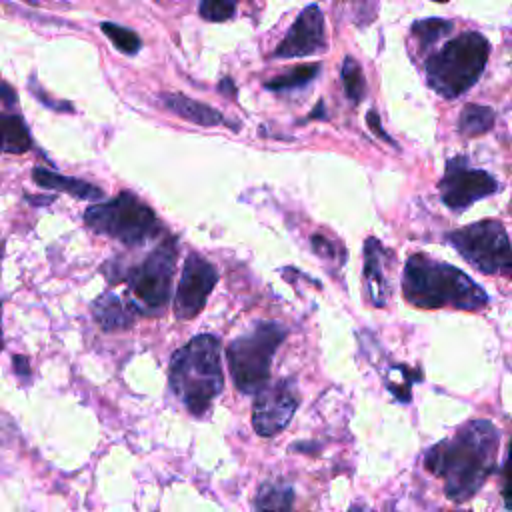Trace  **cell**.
<instances>
[{
  "instance_id": "cell-4",
  "label": "cell",
  "mask_w": 512,
  "mask_h": 512,
  "mask_svg": "<svg viewBox=\"0 0 512 512\" xmlns=\"http://www.w3.org/2000/svg\"><path fill=\"white\" fill-rule=\"evenodd\" d=\"M490 42L476 30H466L428 56L424 64L428 86L444 98H456L476 84L486 68Z\"/></svg>"
},
{
  "instance_id": "cell-7",
  "label": "cell",
  "mask_w": 512,
  "mask_h": 512,
  "mask_svg": "<svg viewBox=\"0 0 512 512\" xmlns=\"http://www.w3.org/2000/svg\"><path fill=\"white\" fill-rule=\"evenodd\" d=\"M84 222L94 232L128 246H140L160 232V222L152 208L128 190L108 202L86 208Z\"/></svg>"
},
{
  "instance_id": "cell-16",
  "label": "cell",
  "mask_w": 512,
  "mask_h": 512,
  "mask_svg": "<svg viewBox=\"0 0 512 512\" xmlns=\"http://www.w3.org/2000/svg\"><path fill=\"white\" fill-rule=\"evenodd\" d=\"M32 178L40 188L66 192V194H70L74 198H80V200H100L102 194H104L98 186H94L86 180L72 178V176H62V174H56V172H52L48 168H42V166H36L32 170Z\"/></svg>"
},
{
  "instance_id": "cell-12",
  "label": "cell",
  "mask_w": 512,
  "mask_h": 512,
  "mask_svg": "<svg viewBox=\"0 0 512 512\" xmlns=\"http://www.w3.org/2000/svg\"><path fill=\"white\" fill-rule=\"evenodd\" d=\"M326 46L328 42H326L324 14L316 4H310L298 12L286 36L276 46L274 58L310 56V54L324 52Z\"/></svg>"
},
{
  "instance_id": "cell-22",
  "label": "cell",
  "mask_w": 512,
  "mask_h": 512,
  "mask_svg": "<svg viewBox=\"0 0 512 512\" xmlns=\"http://www.w3.org/2000/svg\"><path fill=\"white\" fill-rule=\"evenodd\" d=\"M104 36L122 52V54H136L142 46V40L140 36L126 28V26H120V24H114V22H102L100 24Z\"/></svg>"
},
{
  "instance_id": "cell-9",
  "label": "cell",
  "mask_w": 512,
  "mask_h": 512,
  "mask_svg": "<svg viewBox=\"0 0 512 512\" xmlns=\"http://www.w3.org/2000/svg\"><path fill=\"white\" fill-rule=\"evenodd\" d=\"M442 202L454 210L464 212L474 202L498 192V182L492 174L470 168L464 156H454L446 162L444 176L438 182Z\"/></svg>"
},
{
  "instance_id": "cell-11",
  "label": "cell",
  "mask_w": 512,
  "mask_h": 512,
  "mask_svg": "<svg viewBox=\"0 0 512 512\" xmlns=\"http://www.w3.org/2000/svg\"><path fill=\"white\" fill-rule=\"evenodd\" d=\"M298 408V394L292 380H278L256 394L252 406V426L260 436L280 434Z\"/></svg>"
},
{
  "instance_id": "cell-27",
  "label": "cell",
  "mask_w": 512,
  "mask_h": 512,
  "mask_svg": "<svg viewBox=\"0 0 512 512\" xmlns=\"http://www.w3.org/2000/svg\"><path fill=\"white\" fill-rule=\"evenodd\" d=\"M368 124L372 126V130H374L378 136H382L384 140H388V142L392 144V140L386 136V132H382V130H380V124H378V116H376V112H370V114H368Z\"/></svg>"
},
{
  "instance_id": "cell-10",
  "label": "cell",
  "mask_w": 512,
  "mask_h": 512,
  "mask_svg": "<svg viewBox=\"0 0 512 512\" xmlns=\"http://www.w3.org/2000/svg\"><path fill=\"white\" fill-rule=\"evenodd\" d=\"M216 282H218L216 268L196 252H190L186 256V262L182 266L180 280L176 286L174 316L178 320H190L196 314H200Z\"/></svg>"
},
{
  "instance_id": "cell-20",
  "label": "cell",
  "mask_w": 512,
  "mask_h": 512,
  "mask_svg": "<svg viewBox=\"0 0 512 512\" xmlns=\"http://www.w3.org/2000/svg\"><path fill=\"white\" fill-rule=\"evenodd\" d=\"M320 72V64H302L292 68L286 74H280L276 78H270L264 86L268 90L274 92H286V90H294V88H302L304 84H310Z\"/></svg>"
},
{
  "instance_id": "cell-26",
  "label": "cell",
  "mask_w": 512,
  "mask_h": 512,
  "mask_svg": "<svg viewBox=\"0 0 512 512\" xmlns=\"http://www.w3.org/2000/svg\"><path fill=\"white\" fill-rule=\"evenodd\" d=\"M312 248H314V252L316 254H320V256H332L334 254V248L326 242V238H322V236H312Z\"/></svg>"
},
{
  "instance_id": "cell-24",
  "label": "cell",
  "mask_w": 512,
  "mask_h": 512,
  "mask_svg": "<svg viewBox=\"0 0 512 512\" xmlns=\"http://www.w3.org/2000/svg\"><path fill=\"white\" fill-rule=\"evenodd\" d=\"M236 4L234 2H226V0H204L198 6V12L204 20L208 22H224L230 20L234 16Z\"/></svg>"
},
{
  "instance_id": "cell-1",
  "label": "cell",
  "mask_w": 512,
  "mask_h": 512,
  "mask_svg": "<svg viewBox=\"0 0 512 512\" xmlns=\"http://www.w3.org/2000/svg\"><path fill=\"white\" fill-rule=\"evenodd\" d=\"M500 434L490 420L466 422L452 438L434 444L424 466L444 480V492L454 502L472 498L494 472Z\"/></svg>"
},
{
  "instance_id": "cell-21",
  "label": "cell",
  "mask_w": 512,
  "mask_h": 512,
  "mask_svg": "<svg viewBox=\"0 0 512 512\" xmlns=\"http://www.w3.org/2000/svg\"><path fill=\"white\" fill-rule=\"evenodd\" d=\"M452 30V22L444 20V18H424V20H416L410 28L412 36L418 42L420 50H428L430 46H434L440 38H444L448 32Z\"/></svg>"
},
{
  "instance_id": "cell-8",
  "label": "cell",
  "mask_w": 512,
  "mask_h": 512,
  "mask_svg": "<svg viewBox=\"0 0 512 512\" xmlns=\"http://www.w3.org/2000/svg\"><path fill=\"white\" fill-rule=\"evenodd\" d=\"M450 246L478 272L512 280V244L498 220H480L446 234Z\"/></svg>"
},
{
  "instance_id": "cell-6",
  "label": "cell",
  "mask_w": 512,
  "mask_h": 512,
  "mask_svg": "<svg viewBox=\"0 0 512 512\" xmlns=\"http://www.w3.org/2000/svg\"><path fill=\"white\" fill-rule=\"evenodd\" d=\"M176 260L178 240L170 236L162 240V244H158L140 264L126 270L124 282L128 284V304H132L136 314H164L172 292Z\"/></svg>"
},
{
  "instance_id": "cell-14",
  "label": "cell",
  "mask_w": 512,
  "mask_h": 512,
  "mask_svg": "<svg viewBox=\"0 0 512 512\" xmlns=\"http://www.w3.org/2000/svg\"><path fill=\"white\" fill-rule=\"evenodd\" d=\"M164 106L168 110H172L174 114L182 116L184 120L192 122V124H198V126H232V130H236L238 126L234 122H228L216 108L208 106V104H202L198 100H192L184 94H162L160 96Z\"/></svg>"
},
{
  "instance_id": "cell-13",
  "label": "cell",
  "mask_w": 512,
  "mask_h": 512,
  "mask_svg": "<svg viewBox=\"0 0 512 512\" xmlns=\"http://www.w3.org/2000/svg\"><path fill=\"white\" fill-rule=\"evenodd\" d=\"M392 260V254L374 238L364 242V280L368 298L374 306H384L390 294V284L386 278V262Z\"/></svg>"
},
{
  "instance_id": "cell-5",
  "label": "cell",
  "mask_w": 512,
  "mask_h": 512,
  "mask_svg": "<svg viewBox=\"0 0 512 512\" xmlns=\"http://www.w3.org/2000/svg\"><path fill=\"white\" fill-rule=\"evenodd\" d=\"M284 338L286 328L278 322H258L248 334L228 344L226 362L242 394H258L268 386L272 360Z\"/></svg>"
},
{
  "instance_id": "cell-25",
  "label": "cell",
  "mask_w": 512,
  "mask_h": 512,
  "mask_svg": "<svg viewBox=\"0 0 512 512\" xmlns=\"http://www.w3.org/2000/svg\"><path fill=\"white\" fill-rule=\"evenodd\" d=\"M502 502L508 510H512V440L508 444V456L502 466V486H500Z\"/></svg>"
},
{
  "instance_id": "cell-18",
  "label": "cell",
  "mask_w": 512,
  "mask_h": 512,
  "mask_svg": "<svg viewBox=\"0 0 512 512\" xmlns=\"http://www.w3.org/2000/svg\"><path fill=\"white\" fill-rule=\"evenodd\" d=\"M292 488L278 482H266L256 496V512H292Z\"/></svg>"
},
{
  "instance_id": "cell-15",
  "label": "cell",
  "mask_w": 512,
  "mask_h": 512,
  "mask_svg": "<svg viewBox=\"0 0 512 512\" xmlns=\"http://www.w3.org/2000/svg\"><path fill=\"white\" fill-rule=\"evenodd\" d=\"M92 310H94L96 322L106 332H116V330L130 328L134 324V316H136V310L132 308V304L122 302V298L112 290L102 292L94 300Z\"/></svg>"
},
{
  "instance_id": "cell-23",
  "label": "cell",
  "mask_w": 512,
  "mask_h": 512,
  "mask_svg": "<svg viewBox=\"0 0 512 512\" xmlns=\"http://www.w3.org/2000/svg\"><path fill=\"white\" fill-rule=\"evenodd\" d=\"M342 84H344V92L350 102L358 104L364 98V94H366L364 74H362L360 64L350 56H346L344 64H342Z\"/></svg>"
},
{
  "instance_id": "cell-3",
  "label": "cell",
  "mask_w": 512,
  "mask_h": 512,
  "mask_svg": "<svg viewBox=\"0 0 512 512\" xmlns=\"http://www.w3.org/2000/svg\"><path fill=\"white\" fill-rule=\"evenodd\" d=\"M170 388L174 396L194 416H202L222 392V352L220 340L212 334H198L172 354Z\"/></svg>"
},
{
  "instance_id": "cell-19",
  "label": "cell",
  "mask_w": 512,
  "mask_h": 512,
  "mask_svg": "<svg viewBox=\"0 0 512 512\" xmlns=\"http://www.w3.org/2000/svg\"><path fill=\"white\" fill-rule=\"evenodd\" d=\"M494 126V110L480 104H466L458 118V130L464 136H478Z\"/></svg>"
},
{
  "instance_id": "cell-17",
  "label": "cell",
  "mask_w": 512,
  "mask_h": 512,
  "mask_svg": "<svg viewBox=\"0 0 512 512\" xmlns=\"http://www.w3.org/2000/svg\"><path fill=\"white\" fill-rule=\"evenodd\" d=\"M0 126H2V148L8 154H24L26 150H30L32 146V138L30 132L24 124V120L18 114H10L4 110L2 118H0Z\"/></svg>"
},
{
  "instance_id": "cell-2",
  "label": "cell",
  "mask_w": 512,
  "mask_h": 512,
  "mask_svg": "<svg viewBox=\"0 0 512 512\" xmlns=\"http://www.w3.org/2000/svg\"><path fill=\"white\" fill-rule=\"evenodd\" d=\"M402 294L418 308L454 306L472 312L488 304V294L470 276L426 254L408 256L402 274Z\"/></svg>"
},
{
  "instance_id": "cell-28",
  "label": "cell",
  "mask_w": 512,
  "mask_h": 512,
  "mask_svg": "<svg viewBox=\"0 0 512 512\" xmlns=\"http://www.w3.org/2000/svg\"><path fill=\"white\" fill-rule=\"evenodd\" d=\"M2 100H4V106L8 104H16V98H14V92L10 90V84L8 82H2Z\"/></svg>"
}]
</instances>
